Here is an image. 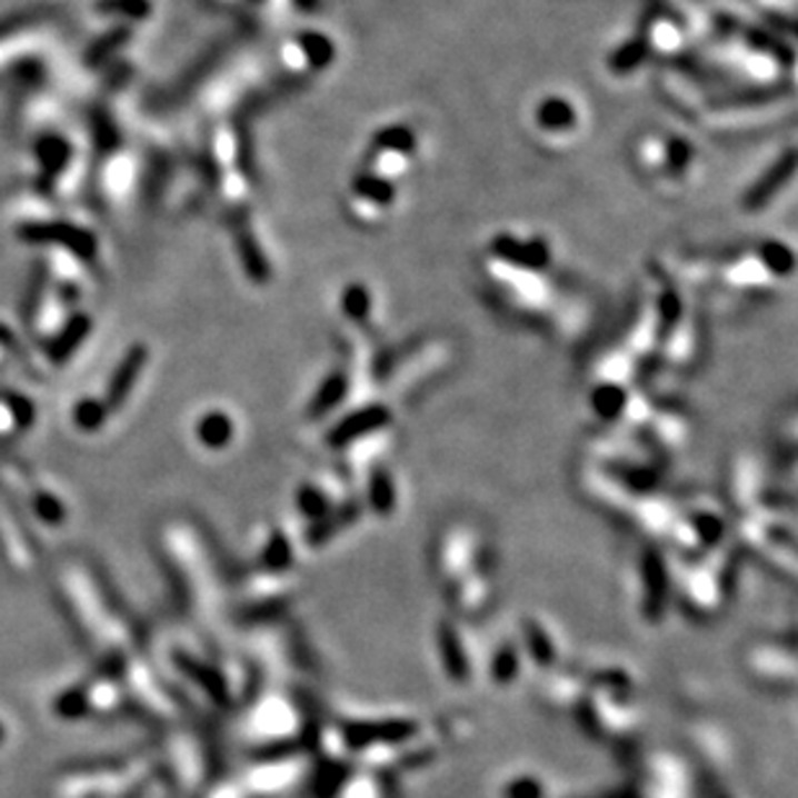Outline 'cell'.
<instances>
[{
    "label": "cell",
    "mask_w": 798,
    "mask_h": 798,
    "mask_svg": "<svg viewBox=\"0 0 798 798\" xmlns=\"http://www.w3.org/2000/svg\"><path fill=\"white\" fill-rule=\"evenodd\" d=\"M19 238L34 246H62L83 261H91L99 253V241L91 230L78 228L73 222H23Z\"/></svg>",
    "instance_id": "obj_1"
},
{
    "label": "cell",
    "mask_w": 798,
    "mask_h": 798,
    "mask_svg": "<svg viewBox=\"0 0 798 798\" xmlns=\"http://www.w3.org/2000/svg\"><path fill=\"white\" fill-rule=\"evenodd\" d=\"M146 362H148V347L146 345H132L130 349H127L124 357L119 359L117 370L111 372L109 378V388H107V409H119L127 401V396H130V390L134 382H138L140 372L146 370Z\"/></svg>",
    "instance_id": "obj_2"
},
{
    "label": "cell",
    "mask_w": 798,
    "mask_h": 798,
    "mask_svg": "<svg viewBox=\"0 0 798 798\" xmlns=\"http://www.w3.org/2000/svg\"><path fill=\"white\" fill-rule=\"evenodd\" d=\"M91 333V318L78 313L70 318V321L66 323V329H62L58 337H54L50 345H47V357L52 359V362H68L70 357H73L78 352V347L83 345L86 339H89Z\"/></svg>",
    "instance_id": "obj_3"
},
{
    "label": "cell",
    "mask_w": 798,
    "mask_h": 798,
    "mask_svg": "<svg viewBox=\"0 0 798 798\" xmlns=\"http://www.w3.org/2000/svg\"><path fill=\"white\" fill-rule=\"evenodd\" d=\"M34 153L39 158V166H42L44 179H58L60 173L68 169L73 148H70V142L60 138V134H44V138L37 140Z\"/></svg>",
    "instance_id": "obj_4"
},
{
    "label": "cell",
    "mask_w": 798,
    "mask_h": 798,
    "mask_svg": "<svg viewBox=\"0 0 798 798\" xmlns=\"http://www.w3.org/2000/svg\"><path fill=\"white\" fill-rule=\"evenodd\" d=\"M127 39H130V29L127 27L109 29L107 34H101L89 47V50H86V66L93 68V66H99V62L109 60L111 54H117V50H122V47L127 44Z\"/></svg>",
    "instance_id": "obj_5"
},
{
    "label": "cell",
    "mask_w": 798,
    "mask_h": 798,
    "mask_svg": "<svg viewBox=\"0 0 798 798\" xmlns=\"http://www.w3.org/2000/svg\"><path fill=\"white\" fill-rule=\"evenodd\" d=\"M238 253H241V261L246 271H249V277L257 279V282H265L269 277V265L257 241H253V236L246 233V230L238 233Z\"/></svg>",
    "instance_id": "obj_6"
},
{
    "label": "cell",
    "mask_w": 798,
    "mask_h": 798,
    "mask_svg": "<svg viewBox=\"0 0 798 798\" xmlns=\"http://www.w3.org/2000/svg\"><path fill=\"white\" fill-rule=\"evenodd\" d=\"M197 435L205 445L222 447L230 442V437H233V425H230L226 413H207V417L197 425Z\"/></svg>",
    "instance_id": "obj_7"
},
{
    "label": "cell",
    "mask_w": 798,
    "mask_h": 798,
    "mask_svg": "<svg viewBox=\"0 0 798 798\" xmlns=\"http://www.w3.org/2000/svg\"><path fill=\"white\" fill-rule=\"evenodd\" d=\"M44 285H47V267L37 265L29 277L27 292H23V298H21V318L27 323L37 316L39 302H42V295H44Z\"/></svg>",
    "instance_id": "obj_8"
},
{
    "label": "cell",
    "mask_w": 798,
    "mask_h": 798,
    "mask_svg": "<svg viewBox=\"0 0 798 798\" xmlns=\"http://www.w3.org/2000/svg\"><path fill=\"white\" fill-rule=\"evenodd\" d=\"M96 8H99L101 13L124 16V19H132V21H146L150 11H153L150 0H99Z\"/></svg>",
    "instance_id": "obj_9"
},
{
    "label": "cell",
    "mask_w": 798,
    "mask_h": 798,
    "mask_svg": "<svg viewBox=\"0 0 798 798\" xmlns=\"http://www.w3.org/2000/svg\"><path fill=\"white\" fill-rule=\"evenodd\" d=\"M93 140L101 153H111V150L119 148L117 124L111 122V117L103 114V111H96L93 114Z\"/></svg>",
    "instance_id": "obj_10"
},
{
    "label": "cell",
    "mask_w": 798,
    "mask_h": 798,
    "mask_svg": "<svg viewBox=\"0 0 798 798\" xmlns=\"http://www.w3.org/2000/svg\"><path fill=\"white\" fill-rule=\"evenodd\" d=\"M103 419H107V406H103L101 401L86 398V401H81L76 406V425L81 429H86V432H91V429H99L103 425Z\"/></svg>",
    "instance_id": "obj_11"
},
{
    "label": "cell",
    "mask_w": 798,
    "mask_h": 798,
    "mask_svg": "<svg viewBox=\"0 0 798 798\" xmlns=\"http://www.w3.org/2000/svg\"><path fill=\"white\" fill-rule=\"evenodd\" d=\"M37 21H42V19H39V11H21V13L6 16V19L0 21V39L16 34V31H23V29L31 27V23H37Z\"/></svg>",
    "instance_id": "obj_12"
},
{
    "label": "cell",
    "mask_w": 798,
    "mask_h": 798,
    "mask_svg": "<svg viewBox=\"0 0 798 798\" xmlns=\"http://www.w3.org/2000/svg\"><path fill=\"white\" fill-rule=\"evenodd\" d=\"M8 409H11V417L19 421L21 427H29L34 421V406H31L29 398L23 396H6Z\"/></svg>",
    "instance_id": "obj_13"
},
{
    "label": "cell",
    "mask_w": 798,
    "mask_h": 798,
    "mask_svg": "<svg viewBox=\"0 0 798 798\" xmlns=\"http://www.w3.org/2000/svg\"><path fill=\"white\" fill-rule=\"evenodd\" d=\"M507 798H540L542 788L535 778H517L507 786Z\"/></svg>",
    "instance_id": "obj_14"
},
{
    "label": "cell",
    "mask_w": 798,
    "mask_h": 798,
    "mask_svg": "<svg viewBox=\"0 0 798 798\" xmlns=\"http://www.w3.org/2000/svg\"><path fill=\"white\" fill-rule=\"evenodd\" d=\"M370 784L372 780H355V784L347 788V798H378V791H375V786Z\"/></svg>",
    "instance_id": "obj_15"
}]
</instances>
